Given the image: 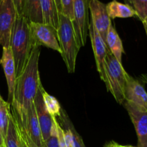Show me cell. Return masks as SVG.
Masks as SVG:
<instances>
[{"label":"cell","instance_id":"12","mask_svg":"<svg viewBox=\"0 0 147 147\" xmlns=\"http://www.w3.org/2000/svg\"><path fill=\"white\" fill-rule=\"evenodd\" d=\"M0 64L3 67V70L7 80V87H8V101L7 102L11 105L14 96L17 76H16L14 57L10 47H2V56L0 60Z\"/></svg>","mask_w":147,"mask_h":147},{"label":"cell","instance_id":"16","mask_svg":"<svg viewBox=\"0 0 147 147\" xmlns=\"http://www.w3.org/2000/svg\"><path fill=\"white\" fill-rule=\"evenodd\" d=\"M43 23L53 26L57 30L59 25V11L55 0H40Z\"/></svg>","mask_w":147,"mask_h":147},{"label":"cell","instance_id":"27","mask_svg":"<svg viewBox=\"0 0 147 147\" xmlns=\"http://www.w3.org/2000/svg\"><path fill=\"white\" fill-rule=\"evenodd\" d=\"M12 1L14 3V7H15L16 11H17V17H21V16H22L24 0H12Z\"/></svg>","mask_w":147,"mask_h":147},{"label":"cell","instance_id":"22","mask_svg":"<svg viewBox=\"0 0 147 147\" xmlns=\"http://www.w3.org/2000/svg\"><path fill=\"white\" fill-rule=\"evenodd\" d=\"M11 105L5 101L0 95V128L2 131L4 138L7 134V128L9 121Z\"/></svg>","mask_w":147,"mask_h":147},{"label":"cell","instance_id":"26","mask_svg":"<svg viewBox=\"0 0 147 147\" xmlns=\"http://www.w3.org/2000/svg\"><path fill=\"white\" fill-rule=\"evenodd\" d=\"M53 120V126L52 129L51 135L50 137L44 142V147H60L57 138V131H56V126L55 124L54 119Z\"/></svg>","mask_w":147,"mask_h":147},{"label":"cell","instance_id":"11","mask_svg":"<svg viewBox=\"0 0 147 147\" xmlns=\"http://www.w3.org/2000/svg\"><path fill=\"white\" fill-rule=\"evenodd\" d=\"M42 85L40 83L37 94H36L34 100H33V103H34L39 123H40L42 137L43 143H44L51 135L52 129H53V120L50 113L47 112L45 106L44 104V102H43L42 95Z\"/></svg>","mask_w":147,"mask_h":147},{"label":"cell","instance_id":"3","mask_svg":"<svg viewBox=\"0 0 147 147\" xmlns=\"http://www.w3.org/2000/svg\"><path fill=\"white\" fill-rule=\"evenodd\" d=\"M57 34L61 49V55L65 63L67 71L70 73H74L76 58L80 47L77 42L71 20L63 14H59Z\"/></svg>","mask_w":147,"mask_h":147},{"label":"cell","instance_id":"17","mask_svg":"<svg viewBox=\"0 0 147 147\" xmlns=\"http://www.w3.org/2000/svg\"><path fill=\"white\" fill-rule=\"evenodd\" d=\"M106 44L109 51L121 63L122 55L124 53L123 43L115 27L111 25L106 34Z\"/></svg>","mask_w":147,"mask_h":147},{"label":"cell","instance_id":"32","mask_svg":"<svg viewBox=\"0 0 147 147\" xmlns=\"http://www.w3.org/2000/svg\"><path fill=\"white\" fill-rule=\"evenodd\" d=\"M125 1V4H127L131 6L132 7V0H123Z\"/></svg>","mask_w":147,"mask_h":147},{"label":"cell","instance_id":"2","mask_svg":"<svg viewBox=\"0 0 147 147\" xmlns=\"http://www.w3.org/2000/svg\"><path fill=\"white\" fill-rule=\"evenodd\" d=\"M10 47L12 52L18 77L25 67L33 45L31 40L30 22L24 17H17L11 33Z\"/></svg>","mask_w":147,"mask_h":147},{"label":"cell","instance_id":"30","mask_svg":"<svg viewBox=\"0 0 147 147\" xmlns=\"http://www.w3.org/2000/svg\"><path fill=\"white\" fill-rule=\"evenodd\" d=\"M55 1L57 10L59 11V14H60L61 13V4H60V0H55Z\"/></svg>","mask_w":147,"mask_h":147},{"label":"cell","instance_id":"21","mask_svg":"<svg viewBox=\"0 0 147 147\" xmlns=\"http://www.w3.org/2000/svg\"><path fill=\"white\" fill-rule=\"evenodd\" d=\"M42 95L46 109L51 116L52 119H57V116L60 117L62 115L61 106L57 99L47 93L43 87L42 88Z\"/></svg>","mask_w":147,"mask_h":147},{"label":"cell","instance_id":"6","mask_svg":"<svg viewBox=\"0 0 147 147\" xmlns=\"http://www.w3.org/2000/svg\"><path fill=\"white\" fill-rule=\"evenodd\" d=\"M88 1L89 0L73 1V20L72 21L76 40L80 47L86 44L88 34Z\"/></svg>","mask_w":147,"mask_h":147},{"label":"cell","instance_id":"25","mask_svg":"<svg viewBox=\"0 0 147 147\" xmlns=\"http://www.w3.org/2000/svg\"><path fill=\"white\" fill-rule=\"evenodd\" d=\"M54 119L55 124L56 126V131H57V138L60 147H67V143H66L65 134V130L60 126V123L57 122V119Z\"/></svg>","mask_w":147,"mask_h":147},{"label":"cell","instance_id":"5","mask_svg":"<svg viewBox=\"0 0 147 147\" xmlns=\"http://www.w3.org/2000/svg\"><path fill=\"white\" fill-rule=\"evenodd\" d=\"M30 30L33 47L45 46L61 55L57 30L55 27L45 23L30 22Z\"/></svg>","mask_w":147,"mask_h":147},{"label":"cell","instance_id":"20","mask_svg":"<svg viewBox=\"0 0 147 147\" xmlns=\"http://www.w3.org/2000/svg\"><path fill=\"white\" fill-rule=\"evenodd\" d=\"M65 134L66 143L67 147H86L83 142V139L78 134L73 125L69 122L67 119H64Z\"/></svg>","mask_w":147,"mask_h":147},{"label":"cell","instance_id":"24","mask_svg":"<svg viewBox=\"0 0 147 147\" xmlns=\"http://www.w3.org/2000/svg\"><path fill=\"white\" fill-rule=\"evenodd\" d=\"M73 1L74 0H60L61 4V13L63 15L70 19L71 22L73 20Z\"/></svg>","mask_w":147,"mask_h":147},{"label":"cell","instance_id":"4","mask_svg":"<svg viewBox=\"0 0 147 147\" xmlns=\"http://www.w3.org/2000/svg\"><path fill=\"white\" fill-rule=\"evenodd\" d=\"M106 75L108 91L111 93L118 103L122 104L125 101V87L130 76L109 50L106 56Z\"/></svg>","mask_w":147,"mask_h":147},{"label":"cell","instance_id":"29","mask_svg":"<svg viewBox=\"0 0 147 147\" xmlns=\"http://www.w3.org/2000/svg\"><path fill=\"white\" fill-rule=\"evenodd\" d=\"M0 146L4 147V138L3 136L2 131L1 130V128H0Z\"/></svg>","mask_w":147,"mask_h":147},{"label":"cell","instance_id":"33","mask_svg":"<svg viewBox=\"0 0 147 147\" xmlns=\"http://www.w3.org/2000/svg\"><path fill=\"white\" fill-rule=\"evenodd\" d=\"M129 147H134V146H129Z\"/></svg>","mask_w":147,"mask_h":147},{"label":"cell","instance_id":"31","mask_svg":"<svg viewBox=\"0 0 147 147\" xmlns=\"http://www.w3.org/2000/svg\"><path fill=\"white\" fill-rule=\"evenodd\" d=\"M142 22H143L144 27L145 31H146V34H147V17L144 19V20H143V21H142Z\"/></svg>","mask_w":147,"mask_h":147},{"label":"cell","instance_id":"10","mask_svg":"<svg viewBox=\"0 0 147 147\" xmlns=\"http://www.w3.org/2000/svg\"><path fill=\"white\" fill-rule=\"evenodd\" d=\"M124 106L137 134V147H147V111L127 101Z\"/></svg>","mask_w":147,"mask_h":147},{"label":"cell","instance_id":"9","mask_svg":"<svg viewBox=\"0 0 147 147\" xmlns=\"http://www.w3.org/2000/svg\"><path fill=\"white\" fill-rule=\"evenodd\" d=\"M88 9L91 15L90 22L106 42V34L112 25L106 10V4L99 0H89Z\"/></svg>","mask_w":147,"mask_h":147},{"label":"cell","instance_id":"19","mask_svg":"<svg viewBox=\"0 0 147 147\" xmlns=\"http://www.w3.org/2000/svg\"><path fill=\"white\" fill-rule=\"evenodd\" d=\"M4 147H22L17 125L11 111L10 113L7 134L4 138Z\"/></svg>","mask_w":147,"mask_h":147},{"label":"cell","instance_id":"7","mask_svg":"<svg viewBox=\"0 0 147 147\" xmlns=\"http://www.w3.org/2000/svg\"><path fill=\"white\" fill-rule=\"evenodd\" d=\"M17 17L12 0L0 1V45L10 47L11 33Z\"/></svg>","mask_w":147,"mask_h":147},{"label":"cell","instance_id":"1","mask_svg":"<svg viewBox=\"0 0 147 147\" xmlns=\"http://www.w3.org/2000/svg\"><path fill=\"white\" fill-rule=\"evenodd\" d=\"M40 55V47H33L25 67L16 78L11 109L22 125L25 122L27 113L41 83L39 73Z\"/></svg>","mask_w":147,"mask_h":147},{"label":"cell","instance_id":"13","mask_svg":"<svg viewBox=\"0 0 147 147\" xmlns=\"http://www.w3.org/2000/svg\"><path fill=\"white\" fill-rule=\"evenodd\" d=\"M125 101L129 102L147 111V93L144 86L131 77L126 83L124 90Z\"/></svg>","mask_w":147,"mask_h":147},{"label":"cell","instance_id":"23","mask_svg":"<svg viewBox=\"0 0 147 147\" xmlns=\"http://www.w3.org/2000/svg\"><path fill=\"white\" fill-rule=\"evenodd\" d=\"M132 7L141 21L147 17V0H132Z\"/></svg>","mask_w":147,"mask_h":147},{"label":"cell","instance_id":"28","mask_svg":"<svg viewBox=\"0 0 147 147\" xmlns=\"http://www.w3.org/2000/svg\"><path fill=\"white\" fill-rule=\"evenodd\" d=\"M105 147H129V146H123V145H120L114 142H111L108 144H106V146Z\"/></svg>","mask_w":147,"mask_h":147},{"label":"cell","instance_id":"35","mask_svg":"<svg viewBox=\"0 0 147 147\" xmlns=\"http://www.w3.org/2000/svg\"><path fill=\"white\" fill-rule=\"evenodd\" d=\"M0 147H1V146H0Z\"/></svg>","mask_w":147,"mask_h":147},{"label":"cell","instance_id":"14","mask_svg":"<svg viewBox=\"0 0 147 147\" xmlns=\"http://www.w3.org/2000/svg\"><path fill=\"white\" fill-rule=\"evenodd\" d=\"M22 126L23 129L25 131L26 134L29 136V138L37 146L44 147L41 129H40V123H39L38 119H37V114H36L35 109H34L33 103L31 105V107H30V110L27 113L25 122Z\"/></svg>","mask_w":147,"mask_h":147},{"label":"cell","instance_id":"8","mask_svg":"<svg viewBox=\"0 0 147 147\" xmlns=\"http://www.w3.org/2000/svg\"><path fill=\"white\" fill-rule=\"evenodd\" d=\"M88 34L90 36V41H91L93 53H94L97 70L100 75V79L106 83V60L109 49L104 40L98 32L91 22L89 23Z\"/></svg>","mask_w":147,"mask_h":147},{"label":"cell","instance_id":"18","mask_svg":"<svg viewBox=\"0 0 147 147\" xmlns=\"http://www.w3.org/2000/svg\"><path fill=\"white\" fill-rule=\"evenodd\" d=\"M22 16L30 22L43 23L40 0H24Z\"/></svg>","mask_w":147,"mask_h":147},{"label":"cell","instance_id":"15","mask_svg":"<svg viewBox=\"0 0 147 147\" xmlns=\"http://www.w3.org/2000/svg\"><path fill=\"white\" fill-rule=\"evenodd\" d=\"M106 10L109 17L116 18H129L136 16L134 9L131 6L125 3H121L117 0H112L106 4Z\"/></svg>","mask_w":147,"mask_h":147},{"label":"cell","instance_id":"34","mask_svg":"<svg viewBox=\"0 0 147 147\" xmlns=\"http://www.w3.org/2000/svg\"><path fill=\"white\" fill-rule=\"evenodd\" d=\"M2 1V0H0V1Z\"/></svg>","mask_w":147,"mask_h":147}]
</instances>
